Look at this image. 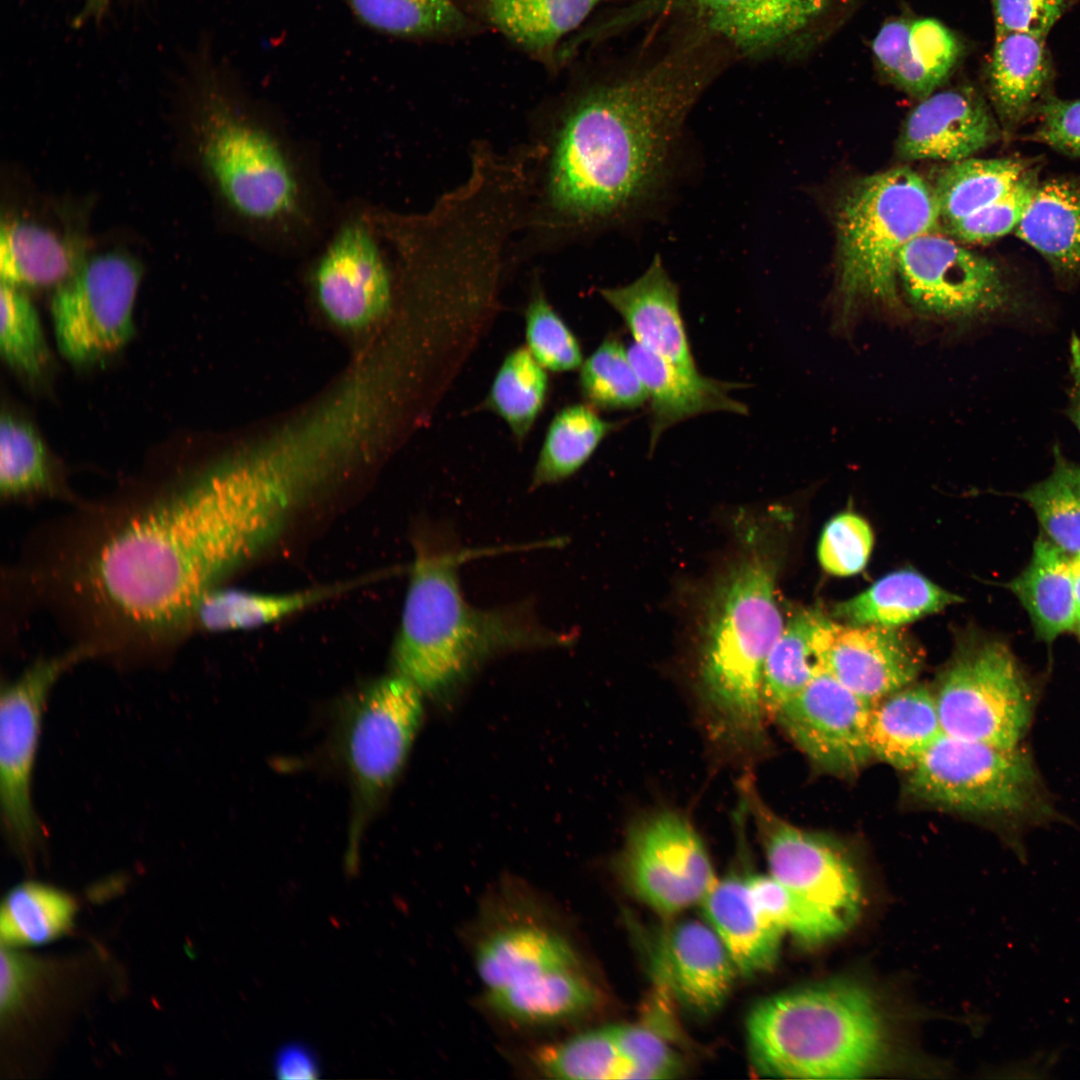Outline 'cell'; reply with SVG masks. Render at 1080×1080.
<instances>
[{"label":"cell","mask_w":1080,"mask_h":1080,"mask_svg":"<svg viewBox=\"0 0 1080 1080\" xmlns=\"http://www.w3.org/2000/svg\"><path fill=\"white\" fill-rule=\"evenodd\" d=\"M696 31L645 62L575 73L557 108L546 200L580 227L633 222L671 188L686 119L722 62Z\"/></svg>","instance_id":"cell-1"},{"label":"cell","mask_w":1080,"mask_h":1080,"mask_svg":"<svg viewBox=\"0 0 1080 1080\" xmlns=\"http://www.w3.org/2000/svg\"><path fill=\"white\" fill-rule=\"evenodd\" d=\"M199 96V162L231 226L264 252L303 258L341 203L315 151L240 87L206 76Z\"/></svg>","instance_id":"cell-2"},{"label":"cell","mask_w":1080,"mask_h":1080,"mask_svg":"<svg viewBox=\"0 0 1080 1080\" xmlns=\"http://www.w3.org/2000/svg\"><path fill=\"white\" fill-rule=\"evenodd\" d=\"M467 554L425 539L416 543L390 658L392 672L424 696L452 690L496 655L572 640L541 624L528 603L488 609L470 604L458 574Z\"/></svg>","instance_id":"cell-3"},{"label":"cell","mask_w":1080,"mask_h":1080,"mask_svg":"<svg viewBox=\"0 0 1080 1080\" xmlns=\"http://www.w3.org/2000/svg\"><path fill=\"white\" fill-rule=\"evenodd\" d=\"M746 1031L756 1069L782 1078H857L871 1070L883 1048L874 1001L847 983L770 997L751 1011Z\"/></svg>","instance_id":"cell-4"},{"label":"cell","mask_w":1080,"mask_h":1080,"mask_svg":"<svg viewBox=\"0 0 1080 1080\" xmlns=\"http://www.w3.org/2000/svg\"><path fill=\"white\" fill-rule=\"evenodd\" d=\"M474 959L487 1004L514 1022L561 1023L599 1000L569 937L527 908L493 922L477 939Z\"/></svg>","instance_id":"cell-5"},{"label":"cell","mask_w":1080,"mask_h":1080,"mask_svg":"<svg viewBox=\"0 0 1080 1080\" xmlns=\"http://www.w3.org/2000/svg\"><path fill=\"white\" fill-rule=\"evenodd\" d=\"M836 219L842 314L869 303L897 308L901 250L940 228L933 187L907 167L877 173L849 187Z\"/></svg>","instance_id":"cell-6"},{"label":"cell","mask_w":1080,"mask_h":1080,"mask_svg":"<svg viewBox=\"0 0 1080 1080\" xmlns=\"http://www.w3.org/2000/svg\"><path fill=\"white\" fill-rule=\"evenodd\" d=\"M784 625L773 569L759 556L745 559L714 595L700 676L721 718L749 737H758L762 729L764 666Z\"/></svg>","instance_id":"cell-7"},{"label":"cell","mask_w":1080,"mask_h":1080,"mask_svg":"<svg viewBox=\"0 0 1080 1080\" xmlns=\"http://www.w3.org/2000/svg\"><path fill=\"white\" fill-rule=\"evenodd\" d=\"M906 792L926 805L1022 825L1050 816L1037 769L1020 746L942 734L908 771Z\"/></svg>","instance_id":"cell-8"},{"label":"cell","mask_w":1080,"mask_h":1080,"mask_svg":"<svg viewBox=\"0 0 1080 1080\" xmlns=\"http://www.w3.org/2000/svg\"><path fill=\"white\" fill-rule=\"evenodd\" d=\"M424 694L389 674L360 689L345 709L340 747L352 789L347 867L357 865L359 839L399 778L420 729Z\"/></svg>","instance_id":"cell-9"},{"label":"cell","mask_w":1080,"mask_h":1080,"mask_svg":"<svg viewBox=\"0 0 1080 1080\" xmlns=\"http://www.w3.org/2000/svg\"><path fill=\"white\" fill-rule=\"evenodd\" d=\"M301 259L311 297L337 325L367 326L391 306L398 264L376 204L341 202L325 236Z\"/></svg>","instance_id":"cell-10"},{"label":"cell","mask_w":1080,"mask_h":1080,"mask_svg":"<svg viewBox=\"0 0 1080 1080\" xmlns=\"http://www.w3.org/2000/svg\"><path fill=\"white\" fill-rule=\"evenodd\" d=\"M944 734L1016 748L1030 727L1034 690L1007 644L968 641L944 670L936 691Z\"/></svg>","instance_id":"cell-11"},{"label":"cell","mask_w":1080,"mask_h":1080,"mask_svg":"<svg viewBox=\"0 0 1080 1080\" xmlns=\"http://www.w3.org/2000/svg\"><path fill=\"white\" fill-rule=\"evenodd\" d=\"M87 659H93L90 650L69 645L37 658L1 687V818L8 840L24 855L35 850L44 832L33 806L32 778L45 705L61 676Z\"/></svg>","instance_id":"cell-12"},{"label":"cell","mask_w":1080,"mask_h":1080,"mask_svg":"<svg viewBox=\"0 0 1080 1080\" xmlns=\"http://www.w3.org/2000/svg\"><path fill=\"white\" fill-rule=\"evenodd\" d=\"M141 277L142 267L134 258L108 252L83 261L56 287L51 315L58 348L66 359L88 364L129 341Z\"/></svg>","instance_id":"cell-13"},{"label":"cell","mask_w":1080,"mask_h":1080,"mask_svg":"<svg viewBox=\"0 0 1080 1080\" xmlns=\"http://www.w3.org/2000/svg\"><path fill=\"white\" fill-rule=\"evenodd\" d=\"M897 274L910 303L930 316L969 321L1000 312L1011 301L993 261L934 232L901 250Z\"/></svg>","instance_id":"cell-14"},{"label":"cell","mask_w":1080,"mask_h":1080,"mask_svg":"<svg viewBox=\"0 0 1080 1080\" xmlns=\"http://www.w3.org/2000/svg\"><path fill=\"white\" fill-rule=\"evenodd\" d=\"M621 864L634 892L663 914L700 904L718 881L699 834L670 810L645 817L630 829Z\"/></svg>","instance_id":"cell-15"},{"label":"cell","mask_w":1080,"mask_h":1080,"mask_svg":"<svg viewBox=\"0 0 1080 1080\" xmlns=\"http://www.w3.org/2000/svg\"><path fill=\"white\" fill-rule=\"evenodd\" d=\"M835 0H638L612 16L617 29L657 14L686 16L741 55L762 58L800 40Z\"/></svg>","instance_id":"cell-16"},{"label":"cell","mask_w":1080,"mask_h":1080,"mask_svg":"<svg viewBox=\"0 0 1080 1080\" xmlns=\"http://www.w3.org/2000/svg\"><path fill=\"white\" fill-rule=\"evenodd\" d=\"M749 803L770 875L846 927L860 906V884L847 858L824 837L777 817L750 790Z\"/></svg>","instance_id":"cell-17"},{"label":"cell","mask_w":1080,"mask_h":1080,"mask_svg":"<svg viewBox=\"0 0 1080 1080\" xmlns=\"http://www.w3.org/2000/svg\"><path fill=\"white\" fill-rule=\"evenodd\" d=\"M871 706L819 665L774 719L816 766L850 776L873 758L868 739Z\"/></svg>","instance_id":"cell-18"},{"label":"cell","mask_w":1080,"mask_h":1080,"mask_svg":"<svg viewBox=\"0 0 1080 1080\" xmlns=\"http://www.w3.org/2000/svg\"><path fill=\"white\" fill-rule=\"evenodd\" d=\"M813 643L819 664L872 705L910 685L923 666L920 648L898 628L848 625L823 615Z\"/></svg>","instance_id":"cell-19"},{"label":"cell","mask_w":1080,"mask_h":1080,"mask_svg":"<svg viewBox=\"0 0 1080 1080\" xmlns=\"http://www.w3.org/2000/svg\"><path fill=\"white\" fill-rule=\"evenodd\" d=\"M1000 128L983 97L972 87L934 92L910 112L898 153L911 160L960 161L994 143Z\"/></svg>","instance_id":"cell-20"},{"label":"cell","mask_w":1080,"mask_h":1080,"mask_svg":"<svg viewBox=\"0 0 1080 1080\" xmlns=\"http://www.w3.org/2000/svg\"><path fill=\"white\" fill-rule=\"evenodd\" d=\"M966 50L965 42L956 32L929 17L889 20L872 43L874 60L881 73L920 100L944 83Z\"/></svg>","instance_id":"cell-21"},{"label":"cell","mask_w":1080,"mask_h":1080,"mask_svg":"<svg viewBox=\"0 0 1080 1080\" xmlns=\"http://www.w3.org/2000/svg\"><path fill=\"white\" fill-rule=\"evenodd\" d=\"M623 318L635 342L688 372H698L680 310L679 288L661 257L633 282L600 290Z\"/></svg>","instance_id":"cell-22"},{"label":"cell","mask_w":1080,"mask_h":1080,"mask_svg":"<svg viewBox=\"0 0 1080 1080\" xmlns=\"http://www.w3.org/2000/svg\"><path fill=\"white\" fill-rule=\"evenodd\" d=\"M627 353L650 401L651 450L663 432L690 417L714 411L747 413L746 405L730 395L737 384L683 370L635 341Z\"/></svg>","instance_id":"cell-23"},{"label":"cell","mask_w":1080,"mask_h":1080,"mask_svg":"<svg viewBox=\"0 0 1080 1080\" xmlns=\"http://www.w3.org/2000/svg\"><path fill=\"white\" fill-rule=\"evenodd\" d=\"M603 0H466L465 11L552 72L568 35Z\"/></svg>","instance_id":"cell-24"},{"label":"cell","mask_w":1080,"mask_h":1080,"mask_svg":"<svg viewBox=\"0 0 1080 1080\" xmlns=\"http://www.w3.org/2000/svg\"><path fill=\"white\" fill-rule=\"evenodd\" d=\"M1045 38L1025 33L995 35L985 67L989 97L1002 123L1015 128L1050 97L1055 68Z\"/></svg>","instance_id":"cell-25"},{"label":"cell","mask_w":1080,"mask_h":1080,"mask_svg":"<svg viewBox=\"0 0 1080 1080\" xmlns=\"http://www.w3.org/2000/svg\"><path fill=\"white\" fill-rule=\"evenodd\" d=\"M381 575L292 592H259L217 586L197 601L192 633H225L260 628L300 613L321 602L366 584Z\"/></svg>","instance_id":"cell-26"},{"label":"cell","mask_w":1080,"mask_h":1080,"mask_svg":"<svg viewBox=\"0 0 1080 1080\" xmlns=\"http://www.w3.org/2000/svg\"><path fill=\"white\" fill-rule=\"evenodd\" d=\"M1016 235L1035 249L1064 286L1080 280V181L1039 182Z\"/></svg>","instance_id":"cell-27"},{"label":"cell","mask_w":1080,"mask_h":1080,"mask_svg":"<svg viewBox=\"0 0 1080 1080\" xmlns=\"http://www.w3.org/2000/svg\"><path fill=\"white\" fill-rule=\"evenodd\" d=\"M700 905L738 973L753 975L773 967L785 933L759 911L746 877L718 880Z\"/></svg>","instance_id":"cell-28"},{"label":"cell","mask_w":1080,"mask_h":1080,"mask_svg":"<svg viewBox=\"0 0 1080 1080\" xmlns=\"http://www.w3.org/2000/svg\"><path fill=\"white\" fill-rule=\"evenodd\" d=\"M943 734L934 692L908 685L871 706L868 739L873 757L910 771Z\"/></svg>","instance_id":"cell-29"},{"label":"cell","mask_w":1080,"mask_h":1080,"mask_svg":"<svg viewBox=\"0 0 1080 1080\" xmlns=\"http://www.w3.org/2000/svg\"><path fill=\"white\" fill-rule=\"evenodd\" d=\"M666 944L669 976L681 1000L699 1012L718 1008L738 971L712 927L684 921L672 930Z\"/></svg>","instance_id":"cell-30"},{"label":"cell","mask_w":1080,"mask_h":1080,"mask_svg":"<svg viewBox=\"0 0 1080 1080\" xmlns=\"http://www.w3.org/2000/svg\"><path fill=\"white\" fill-rule=\"evenodd\" d=\"M1008 587L1026 609L1041 640L1052 642L1076 628L1070 558L1044 534L1035 541L1028 565Z\"/></svg>","instance_id":"cell-31"},{"label":"cell","mask_w":1080,"mask_h":1080,"mask_svg":"<svg viewBox=\"0 0 1080 1080\" xmlns=\"http://www.w3.org/2000/svg\"><path fill=\"white\" fill-rule=\"evenodd\" d=\"M960 601L958 595L920 573L903 569L885 575L862 593L835 605L833 616L848 625L898 628Z\"/></svg>","instance_id":"cell-32"},{"label":"cell","mask_w":1080,"mask_h":1080,"mask_svg":"<svg viewBox=\"0 0 1080 1080\" xmlns=\"http://www.w3.org/2000/svg\"><path fill=\"white\" fill-rule=\"evenodd\" d=\"M0 496L9 504L60 498L71 505L75 497L62 485L35 429L10 413L0 422Z\"/></svg>","instance_id":"cell-33"},{"label":"cell","mask_w":1080,"mask_h":1080,"mask_svg":"<svg viewBox=\"0 0 1080 1080\" xmlns=\"http://www.w3.org/2000/svg\"><path fill=\"white\" fill-rule=\"evenodd\" d=\"M82 262L63 239L42 226L19 220L2 223L1 282L20 288L57 287Z\"/></svg>","instance_id":"cell-34"},{"label":"cell","mask_w":1080,"mask_h":1080,"mask_svg":"<svg viewBox=\"0 0 1080 1080\" xmlns=\"http://www.w3.org/2000/svg\"><path fill=\"white\" fill-rule=\"evenodd\" d=\"M367 26L385 34L425 39L454 40L479 31L456 0H347Z\"/></svg>","instance_id":"cell-35"},{"label":"cell","mask_w":1080,"mask_h":1080,"mask_svg":"<svg viewBox=\"0 0 1080 1080\" xmlns=\"http://www.w3.org/2000/svg\"><path fill=\"white\" fill-rule=\"evenodd\" d=\"M1031 167L1020 158L953 162L933 187L940 226L966 217L1007 193Z\"/></svg>","instance_id":"cell-36"},{"label":"cell","mask_w":1080,"mask_h":1080,"mask_svg":"<svg viewBox=\"0 0 1080 1080\" xmlns=\"http://www.w3.org/2000/svg\"><path fill=\"white\" fill-rule=\"evenodd\" d=\"M617 423L602 419L592 406L574 404L552 419L532 475V488L563 481L591 457Z\"/></svg>","instance_id":"cell-37"},{"label":"cell","mask_w":1080,"mask_h":1080,"mask_svg":"<svg viewBox=\"0 0 1080 1080\" xmlns=\"http://www.w3.org/2000/svg\"><path fill=\"white\" fill-rule=\"evenodd\" d=\"M823 614L802 610L784 625L765 662L762 679L764 714L773 717L811 680L819 667L814 632Z\"/></svg>","instance_id":"cell-38"},{"label":"cell","mask_w":1080,"mask_h":1080,"mask_svg":"<svg viewBox=\"0 0 1080 1080\" xmlns=\"http://www.w3.org/2000/svg\"><path fill=\"white\" fill-rule=\"evenodd\" d=\"M75 904L65 893L39 883L12 889L1 907L0 933L7 946L40 945L71 926Z\"/></svg>","instance_id":"cell-39"},{"label":"cell","mask_w":1080,"mask_h":1080,"mask_svg":"<svg viewBox=\"0 0 1080 1080\" xmlns=\"http://www.w3.org/2000/svg\"><path fill=\"white\" fill-rule=\"evenodd\" d=\"M532 1059L539 1072L553 1079H631L611 1026L543 1046Z\"/></svg>","instance_id":"cell-40"},{"label":"cell","mask_w":1080,"mask_h":1080,"mask_svg":"<svg viewBox=\"0 0 1080 1080\" xmlns=\"http://www.w3.org/2000/svg\"><path fill=\"white\" fill-rule=\"evenodd\" d=\"M548 388L543 366L529 349L518 347L506 356L497 371L487 405L505 421L515 438L522 441L545 405Z\"/></svg>","instance_id":"cell-41"},{"label":"cell","mask_w":1080,"mask_h":1080,"mask_svg":"<svg viewBox=\"0 0 1080 1080\" xmlns=\"http://www.w3.org/2000/svg\"><path fill=\"white\" fill-rule=\"evenodd\" d=\"M1043 534L1067 554L1080 553V465L1054 448V465L1044 480L1023 492Z\"/></svg>","instance_id":"cell-42"},{"label":"cell","mask_w":1080,"mask_h":1080,"mask_svg":"<svg viewBox=\"0 0 1080 1080\" xmlns=\"http://www.w3.org/2000/svg\"><path fill=\"white\" fill-rule=\"evenodd\" d=\"M579 386L584 399L600 409H634L648 399L627 350L616 336L606 337L586 359Z\"/></svg>","instance_id":"cell-43"},{"label":"cell","mask_w":1080,"mask_h":1080,"mask_svg":"<svg viewBox=\"0 0 1080 1080\" xmlns=\"http://www.w3.org/2000/svg\"><path fill=\"white\" fill-rule=\"evenodd\" d=\"M0 352L18 372L39 377L50 352L37 310L23 288L1 282Z\"/></svg>","instance_id":"cell-44"},{"label":"cell","mask_w":1080,"mask_h":1080,"mask_svg":"<svg viewBox=\"0 0 1080 1080\" xmlns=\"http://www.w3.org/2000/svg\"><path fill=\"white\" fill-rule=\"evenodd\" d=\"M751 896L762 915L784 933L801 941L820 942L838 935L846 926L815 909L772 875L746 877Z\"/></svg>","instance_id":"cell-45"},{"label":"cell","mask_w":1080,"mask_h":1080,"mask_svg":"<svg viewBox=\"0 0 1080 1080\" xmlns=\"http://www.w3.org/2000/svg\"><path fill=\"white\" fill-rule=\"evenodd\" d=\"M525 320L528 349L544 368L565 372L581 365L582 352L577 338L541 290H534Z\"/></svg>","instance_id":"cell-46"},{"label":"cell","mask_w":1080,"mask_h":1080,"mask_svg":"<svg viewBox=\"0 0 1080 1080\" xmlns=\"http://www.w3.org/2000/svg\"><path fill=\"white\" fill-rule=\"evenodd\" d=\"M1038 184L1037 172L1031 166L1003 196L943 229L967 243H985L1015 231Z\"/></svg>","instance_id":"cell-47"},{"label":"cell","mask_w":1080,"mask_h":1080,"mask_svg":"<svg viewBox=\"0 0 1080 1080\" xmlns=\"http://www.w3.org/2000/svg\"><path fill=\"white\" fill-rule=\"evenodd\" d=\"M872 546L869 524L854 513H841L825 525L818 544V559L828 573L851 576L865 567Z\"/></svg>","instance_id":"cell-48"},{"label":"cell","mask_w":1080,"mask_h":1080,"mask_svg":"<svg viewBox=\"0 0 1080 1080\" xmlns=\"http://www.w3.org/2000/svg\"><path fill=\"white\" fill-rule=\"evenodd\" d=\"M611 1027L632 1080L671 1078L678 1072L677 1056L658 1032L640 1024Z\"/></svg>","instance_id":"cell-49"},{"label":"cell","mask_w":1080,"mask_h":1080,"mask_svg":"<svg viewBox=\"0 0 1080 1080\" xmlns=\"http://www.w3.org/2000/svg\"><path fill=\"white\" fill-rule=\"evenodd\" d=\"M1080 0H991L995 35L1025 33L1045 38Z\"/></svg>","instance_id":"cell-50"},{"label":"cell","mask_w":1080,"mask_h":1080,"mask_svg":"<svg viewBox=\"0 0 1080 1080\" xmlns=\"http://www.w3.org/2000/svg\"><path fill=\"white\" fill-rule=\"evenodd\" d=\"M1032 138L1070 157L1080 158V98L1050 96L1037 112Z\"/></svg>","instance_id":"cell-51"},{"label":"cell","mask_w":1080,"mask_h":1080,"mask_svg":"<svg viewBox=\"0 0 1080 1080\" xmlns=\"http://www.w3.org/2000/svg\"><path fill=\"white\" fill-rule=\"evenodd\" d=\"M273 1070L280 1079H314L319 1076V1062L313 1051L302 1043L282 1046L275 1055Z\"/></svg>","instance_id":"cell-52"},{"label":"cell","mask_w":1080,"mask_h":1080,"mask_svg":"<svg viewBox=\"0 0 1080 1080\" xmlns=\"http://www.w3.org/2000/svg\"><path fill=\"white\" fill-rule=\"evenodd\" d=\"M29 976L26 963L10 952L1 955V1008L11 1010L16 1006Z\"/></svg>","instance_id":"cell-53"},{"label":"cell","mask_w":1080,"mask_h":1080,"mask_svg":"<svg viewBox=\"0 0 1080 1080\" xmlns=\"http://www.w3.org/2000/svg\"><path fill=\"white\" fill-rule=\"evenodd\" d=\"M1070 387L1067 416L1080 433V339L1073 335L1070 342Z\"/></svg>","instance_id":"cell-54"},{"label":"cell","mask_w":1080,"mask_h":1080,"mask_svg":"<svg viewBox=\"0 0 1080 1080\" xmlns=\"http://www.w3.org/2000/svg\"><path fill=\"white\" fill-rule=\"evenodd\" d=\"M82 10L78 16V20H98L101 19L108 10L110 0H81Z\"/></svg>","instance_id":"cell-55"},{"label":"cell","mask_w":1080,"mask_h":1080,"mask_svg":"<svg viewBox=\"0 0 1080 1080\" xmlns=\"http://www.w3.org/2000/svg\"><path fill=\"white\" fill-rule=\"evenodd\" d=\"M1070 568L1077 612V620L1078 622H1080V553L1075 554L1070 558Z\"/></svg>","instance_id":"cell-56"},{"label":"cell","mask_w":1080,"mask_h":1080,"mask_svg":"<svg viewBox=\"0 0 1080 1080\" xmlns=\"http://www.w3.org/2000/svg\"><path fill=\"white\" fill-rule=\"evenodd\" d=\"M1076 628H1077V632H1078L1079 639H1080V622H1078Z\"/></svg>","instance_id":"cell-57"}]
</instances>
